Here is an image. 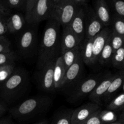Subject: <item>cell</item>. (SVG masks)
<instances>
[{
    "instance_id": "6da1fadb",
    "label": "cell",
    "mask_w": 124,
    "mask_h": 124,
    "mask_svg": "<svg viewBox=\"0 0 124 124\" xmlns=\"http://www.w3.org/2000/svg\"><path fill=\"white\" fill-rule=\"evenodd\" d=\"M60 24L53 18H50L45 25L37 60L38 70L46 64L56 59L61 54Z\"/></svg>"
},
{
    "instance_id": "7a4b0ae2",
    "label": "cell",
    "mask_w": 124,
    "mask_h": 124,
    "mask_svg": "<svg viewBox=\"0 0 124 124\" xmlns=\"http://www.w3.org/2000/svg\"><path fill=\"white\" fill-rule=\"evenodd\" d=\"M28 85L29 77L26 71L15 68L8 79L1 84L0 95L7 102H13L23 94Z\"/></svg>"
},
{
    "instance_id": "3957f363",
    "label": "cell",
    "mask_w": 124,
    "mask_h": 124,
    "mask_svg": "<svg viewBox=\"0 0 124 124\" xmlns=\"http://www.w3.org/2000/svg\"><path fill=\"white\" fill-rule=\"evenodd\" d=\"M52 103L47 96H37L29 98L10 110L11 115L17 119H25L47 110Z\"/></svg>"
},
{
    "instance_id": "277c9868",
    "label": "cell",
    "mask_w": 124,
    "mask_h": 124,
    "mask_svg": "<svg viewBox=\"0 0 124 124\" xmlns=\"http://www.w3.org/2000/svg\"><path fill=\"white\" fill-rule=\"evenodd\" d=\"M78 7L75 0H60L53 7L51 18L64 28L70 24Z\"/></svg>"
},
{
    "instance_id": "5b68a950",
    "label": "cell",
    "mask_w": 124,
    "mask_h": 124,
    "mask_svg": "<svg viewBox=\"0 0 124 124\" xmlns=\"http://www.w3.org/2000/svg\"><path fill=\"white\" fill-rule=\"evenodd\" d=\"M53 10L52 0H37L25 20L28 24H36L51 18Z\"/></svg>"
},
{
    "instance_id": "8992f818",
    "label": "cell",
    "mask_w": 124,
    "mask_h": 124,
    "mask_svg": "<svg viewBox=\"0 0 124 124\" xmlns=\"http://www.w3.org/2000/svg\"><path fill=\"white\" fill-rule=\"evenodd\" d=\"M103 78L104 77L101 75H97L82 81L75 88L70 96L71 102H78L89 96Z\"/></svg>"
},
{
    "instance_id": "52a82bcc",
    "label": "cell",
    "mask_w": 124,
    "mask_h": 124,
    "mask_svg": "<svg viewBox=\"0 0 124 124\" xmlns=\"http://www.w3.org/2000/svg\"><path fill=\"white\" fill-rule=\"evenodd\" d=\"M85 13V39H93L105 27L97 17L94 9L84 6Z\"/></svg>"
},
{
    "instance_id": "ba28073f",
    "label": "cell",
    "mask_w": 124,
    "mask_h": 124,
    "mask_svg": "<svg viewBox=\"0 0 124 124\" xmlns=\"http://www.w3.org/2000/svg\"><path fill=\"white\" fill-rule=\"evenodd\" d=\"M55 60L49 62L39 70V87L42 90L47 93H50L55 90L53 80V70Z\"/></svg>"
},
{
    "instance_id": "9c48e42d",
    "label": "cell",
    "mask_w": 124,
    "mask_h": 124,
    "mask_svg": "<svg viewBox=\"0 0 124 124\" xmlns=\"http://www.w3.org/2000/svg\"><path fill=\"white\" fill-rule=\"evenodd\" d=\"M36 29L35 27H29L22 32L18 42V48L24 55L30 54L35 48L36 41Z\"/></svg>"
},
{
    "instance_id": "30bf717a",
    "label": "cell",
    "mask_w": 124,
    "mask_h": 124,
    "mask_svg": "<svg viewBox=\"0 0 124 124\" xmlns=\"http://www.w3.org/2000/svg\"><path fill=\"white\" fill-rule=\"evenodd\" d=\"M69 25L82 43L85 35V13L84 6L78 7Z\"/></svg>"
},
{
    "instance_id": "8fae6325",
    "label": "cell",
    "mask_w": 124,
    "mask_h": 124,
    "mask_svg": "<svg viewBox=\"0 0 124 124\" xmlns=\"http://www.w3.org/2000/svg\"><path fill=\"white\" fill-rule=\"evenodd\" d=\"M112 30L108 27H104L99 34L96 35L93 39V58L92 65L98 62L99 56L107 42L110 38Z\"/></svg>"
},
{
    "instance_id": "7c38bea8",
    "label": "cell",
    "mask_w": 124,
    "mask_h": 124,
    "mask_svg": "<svg viewBox=\"0 0 124 124\" xmlns=\"http://www.w3.org/2000/svg\"><path fill=\"white\" fill-rule=\"evenodd\" d=\"M99 109H101L100 105L92 102L81 105L73 110L71 117V124H78L83 122Z\"/></svg>"
},
{
    "instance_id": "4fadbf2b",
    "label": "cell",
    "mask_w": 124,
    "mask_h": 124,
    "mask_svg": "<svg viewBox=\"0 0 124 124\" xmlns=\"http://www.w3.org/2000/svg\"><path fill=\"white\" fill-rule=\"evenodd\" d=\"M115 75L108 74L105 77H104V78L101 81V82L97 85L93 92L88 96L90 101L101 106L102 101L104 98V95L107 92L111 81H113L114 77H115Z\"/></svg>"
},
{
    "instance_id": "5bb4252c",
    "label": "cell",
    "mask_w": 124,
    "mask_h": 124,
    "mask_svg": "<svg viewBox=\"0 0 124 124\" xmlns=\"http://www.w3.org/2000/svg\"><path fill=\"white\" fill-rule=\"evenodd\" d=\"M62 29L61 34V54L80 46L81 44L80 40L71 31L69 25Z\"/></svg>"
},
{
    "instance_id": "9a60e30c",
    "label": "cell",
    "mask_w": 124,
    "mask_h": 124,
    "mask_svg": "<svg viewBox=\"0 0 124 124\" xmlns=\"http://www.w3.org/2000/svg\"><path fill=\"white\" fill-rule=\"evenodd\" d=\"M83 67L84 62L81 54L75 62L67 70L61 87L65 85L71 84L77 80L82 73Z\"/></svg>"
},
{
    "instance_id": "2e32d148",
    "label": "cell",
    "mask_w": 124,
    "mask_h": 124,
    "mask_svg": "<svg viewBox=\"0 0 124 124\" xmlns=\"http://www.w3.org/2000/svg\"><path fill=\"white\" fill-rule=\"evenodd\" d=\"M93 9L98 19L105 27L111 24V14L105 0H95L94 8Z\"/></svg>"
},
{
    "instance_id": "e0dca14e",
    "label": "cell",
    "mask_w": 124,
    "mask_h": 124,
    "mask_svg": "<svg viewBox=\"0 0 124 124\" xmlns=\"http://www.w3.org/2000/svg\"><path fill=\"white\" fill-rule=\"evenodd\" d=\"M25 16L19 13H13L6 19L7 31L10 33L18 32L24 28L25 24Z\"/></svg>"
},
{
    "instance_id": "ac0fdd59",
    "label": "cell",
    "mask_w": 124,
    "mask_h": 124,
    "mask_svg": "<svg viewBox=\"0 0 124 124\" xmlns=\"http://www.w3.org/2000/svg\"><path fill=\"white\" fill-rule=\"evenodd\" d=\"M66 71L67 70L64 65L62 58L61 56H59L56 59L53 70V80L55 90L61 87Z\"/></svg>"
},
{
    "instance_id": "d6986e66",
    "label": "cell",
    "mask_w": 124,
    "mask_h": 124,
    "mask_svg": "<svg viewBox=\"0 0 124 124\" xmlns=\"http://www.w3.org/2000/svg\"><path fill=\"white\" fill-rule=\"evenodd\" d=\"M124 82V70H121L119 72L115 74L113 79L111 81L107 92L104 95V101L108 102L114 95L115 93L122 87Z\"/></svg>"
},
{
    "instance_id": "ffe728a7",
    "label": "cell",
    "mask_w": 124,
    "mask_h": 124,
    "mask_svg": "<svg viewBox=\"0 0 124 124\" xmlns=\"http://www.w3.org/2000/svg\"><path fill=\"white\" fill-rule=\"evenodd\" d=\"M93 39H84L81 44V57L84 64L86 65H92L93 58Z\"/></svg>"
},
{
    "instance_id": "44dd1931",
    "label": "cell",
    "mask_w": 124,
    "mask_h": 124,
    "mask_svg": "<svg viewBox=\"0 0 124 124\" xmlns=\"http://www.w3.org/2000/svg\"><path fill=\"white\" fill-rule=\"evenodd\" d=\"M81 54V45L73 49L69 50L67 52H64L60 56H61L62 58L63 62H64V65L67 70L71 65L75 62L78 58H79L80 55Z\"/></svg>"
},
{
    "instance_id": "7402d4cb",
    "label": "cell",
    "mask_w": 124,
    "mask_h": 124,
    "mask_svg": "<svg viewBox=\"0 0 124 124\" xmlns=\"http://www.w3.org/2000/svg\"><path fill=\"white\" fill-rule=\"evenodd\" d=\"M111 36V35H110ZM114 51L111 46L110 42V37L107 42L106 44L104 46V48L102 50L99 56L98 62L102 65H106L110 62H111V58L113 55Z\"/></svg>"
},
{
    "instance_id": "603a6c76",
    "label": "cell",
    "mask_w": 124,
    "mask_h": 124,
    "mask_svg": "<svg viewBox=\"0 0 124 124\" xmlns=\"http://www.w3.org/2000/svg\"><path fill=\"white\" fill-rule=\"evenodd\" d=\"M111 63L114 67L120 70L124 69V46L115 51L111 58Z\"/></svg>"
},
{
    "instance_id": "cb8c5ba5",
    "label": "cell",
    "mask_w": 124,
    "mask_h": 124,
    "mask_svg": "<svg viewBox=\"0 0 124 124\" xmlns=\"http://www.w3.org/2000/svg\"><path fill=\"white\" fill-rule=\"evenodd\" d=\"M111 24L113 32L124 37V18L115 15L111 18Z\"/></svg>"
},
{
    "instance_id": "d4e9b609",
    "label": "cell",
    "mask_w": 124,
    "mask_h": 124,
    "mask_svg": "<svg viewBox=\"0 0 124 124\" xmlns=\"http://www.w3.org/2000/svg\"><path fill=\"white\" fill-rule=\"evenodd\" d=\"M73 110H67L58 113L51 124H71V117Z\"/></svg>"
},
{
    "instance_id": "484cf974",
    "label": "cell",
    "mask_w": 124,
    "mask_h": 124,
    "mask_svg": "<svg viewBox=\"0 0 124 124\" xmlns=\"http://www.w3.org/2000/svg\"><path fill=\"white\" fill-rule=\"evenodd\" d=\"M99 116L103 124H108L115 122L117 121V116L115 111L111 110H101L99 112Z\"/></svg>"
},
{
    "instance_id": "4316f807",
    "label": "cell",
    "mask_w": 124,
    "mask_h": 124,
    "mask_svg": "<svg viewBox=\"0 0 124 124\" xmlns=\"http://www.w3.org/2000/svg\"><path fill=\"white\" fill-rule=\"evenodd\" d=\"M124 108V93H122L115 97L107 107V110L115 111Z\"/></svg>"
},
{
    "instance_id": "83f0119b",
    "label": "cell",
    "mask_w": 124,
    "mask_h": 124,
    "mask_svg": "<svg viewBox=\"0 0 124 124\" xmlns=\"http://www.w3.org/2000/svg\"><path fill=\"white\" fill-rule=\"evenodd\" d=\"M16 59V55L13 51L0 53V66L14 64Z\"/></svg>"
},
{
    "instance_id": "f1b7e54d",
    "label": "cell",
    "mask_w": 124,
    "mask_h": 124,
    "mask_svg": "<svg viewBox=\"0 0 124 124\" xmlns=\"http://www.w3.org/2000/svg\"><path fill=\"white\" fill-rule=\"evenodd\" d=\"M15 69V64L0 66V84H2L8 79L13 72Z\"/></svg>"
},
{
    "instance_id": "f546056e",
    "label": "cell",
    "mask_w": 124,
    "mask_h": 124,
    "mask_svg": "<svg viewBox=\"0 0 124 124\" xmlns=\"http://www.w3.org/2000/svg\"><path fill=\"white\" fill-rule=\"evenodd\" d=\"M110 42L114 52L124 46V37L112 31L110 36Z\"/></svg>"
},
{
    "instance_id": "4dcf8cb0",
    "label": "cell",
    "mask_w": 124,
    "mask_h": 124,
    "mask_svg": "<svg viewBox=\"0 0 124 124\" xmlns=\"http://www.w3.org/2000/svg\"><path fill=\"white\" fill-rule=\"evenodd\" d=\"M116 15L124 18V0H111Z\"/></svg>"
},
{
    "instance_id": "1f68e13d",
    "label": "cell",
    "mask_w": 124,
    "mask_h": 124,
    "mask_svg": "<svg viewBox=\"0 0 124 124\" xmlns=\"http://www.w3.org/2000/svg\"><path fill=\"white\" fill-rule=\"evenodd\" d=\"M101 110V108L98 110L88 119L78 124H103L99 116V112Z\"/></svg>"
},
{
    "instance_id": "d6a6232c",
    "label": "cell",
    "mask_w": 124,
    "mask_h": 124,
    "mask_svg": "<svg viewBox=\"0 0 124 124\" xmlns=\"http://www.w3.org/2000/svg\"><path fill=\"white\" fill-rule=\"evenodd\" d=\"M10 42L5 36H0V53L10 51Z\"/></svg>"
},
{
    "instance_id": "836d02e7",
    "label": "cell",
    "mask_w": 124,
    "mask_h": 124,
    "mask_svg": "<svg viewBox=\"0 0 124 124\" xmlns=\"http://www.w3.org/2000/svg\"><path fill=\"white\" fill-rule=\"evenodd\" d=\"M7 6L10 8H21L23 7H25V4L23 0H6Z\"/></svg>"
},
{
    "instance_id": "e575fe53",
    "label": "cell",
    "mask_w": 124,
    "mask_h": 124,
    "mask_svg": "<svg viewBox=\"0 0 124 124\" xmlns=\"http://www.w3.org/2000/svg\"><path fill=\"white\" fill-rule=\"evenodd\" d=\"M37 0H26V2H25V18H26L29 15L30 12H31V9L33 7L34 5L36 3Z\"/></svg>"
},
{
    "instance_id": "d590c367",
    "label": "cell",
    "mask_w": 124,
    "mask_h": 124,
    "mask_svg": "<svg viewBox=\"0 0 124 124\" xmlns=\"http://www.w3.org/2000/svg\"><path fill=\"white\" fill-rule=\"evenodd\" d=\"M7 32L6 19L0 18V36H4Z\"/></svg>"
},
{
    "instance_id": "8d00e7d4",
    "label": "cell",
    "mask_w": 124,
    "mask_h": 124,
    "mask_svg": "<svg viewBox=\"0 0 124 124\" xmlns=\"http://www.w3.org/2000/svg\"><path fill=\"white\" fill-rule=\"evenodd\" d=\"M10 10L7 8L0 4V18L6 19V17L8 18L10 16Z\"/></svg>"
},
{
    "instance_id": "74e56055",
    "label": "cell",
    "mask_w": 124,
    "mask_h": 124,
    "mask_svg": "<svg viewBox=\"0 0 124 124\" xmlns=\"http://www.w3.org/2000/svg\"><path fill=\"white\" fill-rule=\"evenodd\" d=\"M6 110H7V107H6V104L0 101V118L5 113Z\"/></svg>"
},
{
    "instance_id": "f35d334b",
    "label": "cell",
    "mask_w": 124,
    "mask_h": 124,
    "mask_svg": "<svg viewBox=\"0 0 124 124\" xmlns=\"http://www.w3.org/2000/svg\"><path fill=\"white\" fill-rule=\"evenodd\" d=\"M0 124H15L11 119L8 117H4L0 119Z\"/></svg>"
},
{
    "instance_id": "ab89813d",
    "label": "cell",
    "mask_w": 124,
    "mask_h": 124,
    "mask_svg": "<svg viewBox=\"0 0 124 124\" xmlns=\"http://www.w3.org/2000/svg\"><path fill=\"white\" fill-rule=\"evenodd\" d=\"M75 1L78 7H82L86 6L87 0H75Z\"/></svg>"
},
{
    "instance_id": "60d3db41",
    "label": "cell",
    "mask_w": 124,
    "mask_h": 124,
    "mask_svg": "<svg viewBox=\"0 0 124 124\" xmlns=\"http://www.w3.org/2000/svg\"><path fill=\"white\" fill-rule=\"evenodd\" d=\"M117 121H118V122H121V123L124 124V108L123 110H122V113H121V115H120L119 117V119H117Z\"/></svg>"
},
{
    "instance_id": "b9f144b4",
    "label": "cell",
    "mask_w": 124,
    "mask_h": 124,
    "mask_svg": "<svg viewBox=\"0 0 124 124\" xmlns=\"http://www.w3.org/2000/svg\"><path fill=\"white\" fill-rule=\"evenodd\" d=\"M53 1V7H54V6H56V5L59 2V1H60V0H52Z\"/></svg>"
},
{
    "instance_id": "7bdbcfd3",
    "label": "cell",
    "mask_w": 124,
    "mask_h": 124,
    "mask_svg": "<svg viewBox=\"0 0 124 124\" xmlns=\"http://www.w3.org/2000/svg\"><path fill=\"white\" fill-rule=\"evenodd\" d=\"M35 124H47V122L46 121H40V122H37V123Z\"/></svg>"
},
{
    "instance_id": "ee69618b",
    "label": "cell",
    "mask_w": 124,
    "mask_h": 124,
    "mask_svg": "<svg viewBox=\"0 0 124 124\" xmlns=\"http://www.w3.org/2000/svg\"><path fill=\"white\" fill-rule=\"evenodd\" d=\"M124 124V123H121V122H118V121H116L115 122H113V123H110V124Z\"/></svg>"
},
{
    "instance_id": "f6af8a7d",
    "label": "cell",
    "mask_w": 124,
    "mask_h": 124,
    "mask_svg": "<svg viewBox=\"0 0 124 124\" xmlns=\"http://www.w3.org/2000/svg\"><path fill=\"white\" fill-rule=\"evenodd\" d=\"M122 89H123V93H124V82L123 84V85H122Z\"/></svg>"
},
{
    "instance_id": "bcb514c9",
    "label": "cell",
    "mask_w": 124,
    "mask_h": 124,
    "mask_svg": "<svg viewBox=\"0 0 124 124\" xmlns=\"http://www.w3.org/2000/svg\"><path fill=\"white\" fill-rule=\"evenodd\" d=\"M23 2H24V4H25V2H26V0H23Z\"/></svg>"
}]
</instances>
